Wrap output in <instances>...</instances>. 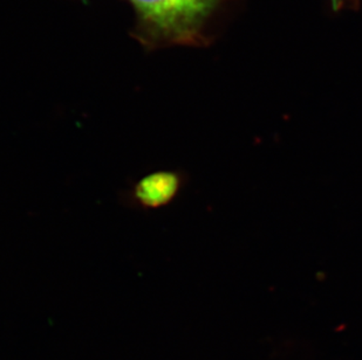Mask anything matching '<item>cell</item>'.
Segmentation results:
<instances>
[{
    "mask_svg": "<svg viewBox=\"0 0 362 360\" xmlns=\"http://www.w3.org/2000/svg\"><path fill=\"white\" fill-rule=\"evenodd\" d=\"M136 16L133 37L148 52L204 46L205 23L218 0H128Z\"/></svg>",
    "mask_w": 362,
    "mask_h": 360,
    "instance_id": "obj_1",
    "label": "cell"
},
{
    "mask_svg": "<svg viewBox=\"0 0 362 360\" xmlns=\"http://www.w3.org/2000/svg\"><path fill=\"white\" fill-rule=\"evenodd\" d=\"M188 181V174L182 169L151 171L121 192V204L137 211H158L173 204Z\"/></svg>",
    "mask_w": 362,
    "mask_h": 360,
    "instance_id": "obj_2",
    "label": "cell"
},
{
    "mask_svg": "<svg viewBox=\"0 0 362 360\" xmlns=\"http://www.w3.org/2000/svg\"><path fill=\"white\" fill-rule=\"evenodd\" d=\"M347 1H349V0H332V3H333V6H334L335 10H337V8H340L342 4L347 3Z\"/></svg>",
    "mask_w": 362,
    "mask_h": 360,
    "instance_id": "obj_3",
    "label": "cell"
}]
</instances>
